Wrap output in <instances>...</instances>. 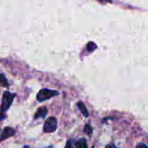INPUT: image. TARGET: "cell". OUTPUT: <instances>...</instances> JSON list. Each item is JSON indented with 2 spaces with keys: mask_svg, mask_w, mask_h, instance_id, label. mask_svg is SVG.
<instances>
[{
  "mask_svg": "<svg viewBox=\"0 0 148 148\" xmlns=\"http://www.w3.org/2000/svg\"><path fill=\"white\" fill-rule=\"evenodd\" d=\"M16 97L15 94H11L9 91H5L3 95V98H2V104H1V109H2V113H4L5 111H7L10 107L12 104V101L14 100V98Z\"/></svg>",
  "mask_w": 148,
  "mask_h": 148,
  "instance_id": "obj_1",
  "label": "cell"
},
{
  "mask_svg": "<svg viewBox=\"0 0 148 148\" xmlns=\"http://www.w3.org/2000/svg\"><path fill=\"white\" fill-rule=\"evenodd\" d=\"M58 95H59V93L57 91L47 89V88H43V89H41L38 92V94L36 95V100H37V101L42 102V101L49 100L50 98H52L54 96H56Z\"/></svg>",
  "mask_w": 148,
  "mask_h": 148,
  "instance_id": "obj_2",
  "label": "cell"
},
{
  "mask_svg": "<svg viewBox=\"0 0 148 148\" xmlns=\"http://www.w3.org/2000/svg\"><path fill=\"white\" fill-rule=\"evenodd\" d=\"M57 127V121L55 117H49L46 120L44 126H43V131L45 133H53L56 130Z\"/></svg>",
  "mask_w": 148,
  "mask_h": 148,
  "instance_id": "obj_3",
  "label": "cell"
},
{
  "mask_svg": "<svg viewBox=\"0 0 148 148\" xmlns=\"http://www.w3.org/2000/svg\"><path fill=\"white\" fill-rule=\"evenodd\" d=\"M14 134H15V130H14L13 128L10 127H6L3 130V132H2V134H1V140L3 141V140H6V139L10 138V137L13 136Z\"/></svg>",
  "mask_w": 148,
  "mask_h": 148,
  "instance_id": "obj_4",
  "label": "cell"
},
{
  "mask_svg": "<svg viewBox=\"0 0 148 148\" xmlns=\"http://www.w3.org/2000/svg\"><path fill=\"white\" fill-rule=\"evenodd\" d=\"M47 108L46 107H41L37 109V111L36 112L35 114V116H34V119L36 120V119H39V118H43L46 116L47 114Z\"/></svg>",
  "mask_w": 148,
  "mask_h": 148,
  "instance_id": "obj_5",
  "label": "cell"
},
{
  "mask_svg": "<svg viewBox=\"0 0 148 148\" xmlns=\"http://www.w3.org/2000/svg\"><path fill=\"white\" fill-rule=\"evenodd\" d=\"M77 107H78V108H79V110L81 111V113L85 116V117H88V109H87V108L85 107V105L82 103V102H81V101H79L78 103H77Z\"/></svg>",
  "mask_w": 148,
  "mask_h": 148,
  "instance_id": "obj_6",
  "label": "cell"
},
{
  "mask_svg": "<svg viewBox=\"0 0 148 148\" xmlns=\"http://www.w3.org/2000/svg\"><path fill=\"white\" fill-rule=\"evenodd\" d=\"M76 148H88V143L85 139H80L75 143Z\"/></svg>",
  "mask_w": 148,
  "mask_h": 148,
  "instance_id": "obj_7",
  "label": "cell"
},
{
  "mask_svg": "<svg viewBox=\"0 0 148 148\" xmlns=\"http://www.w3.org/2000/svg\"><path fill=\"white\" fill-rule=\"evenodd\" d=\"M0 82H1V85L3 86V87H9V83H8V82H7V80H6V78L4 77V75H3V74H1V75H0Z\"/></svg>",
  "mask_w": 148,
  "mask_h": 148,
  "instance_id": "obj_8",
  "label": "cell"
},
{
  "mask_svg": "<svg viewBox=\"0 0 148 148\" xmlns=\"http://www.w3.org/2000/svg\"><path fill=\"white\" fill-rule=\"evenodd\" d=\"M84 132H85L88 135H91V134H92L93 129H92V127H90V125L87 124V125L85 126V127H84Z\"/></svg>",
  "mask_w": 148,
  "mask_h": 148,
  "instance_id": "obj_9",
  "label": "cell"
},
{
  "mask_svg": "<svg viewBox=\"0 0 148 148\" xmlns=\"http://www.w3.org/2000/svg\"><path fill=\"white\" fill-rule=\"evenodd\" d=\"M96 48H97V47H96V45H95L94 42H89V43L88 44V46H87V49H88V50L89 52H92V51L95 50Z\"/></svg>",
  "mask_w": 148,
  "mask_h": 148,
  "instance_id": "obj_10",
  "label": "cell"
},
{
  "mask_svg": "<svg viewBox=\"0 0 148 148\" xmlns=\"http://www.w3.org/2000/svg\"><path fill=\"white\" fill-rule=\"evenodd\" d=\"M136 148H148V147L146 144H144V143H139L136 146Z\"/></svg>",
  "mask_w": 148,
  "mask_h": 148,
  "instance_id": "obj_11",
  "label": "cell"
},
{
  "mask_svg": "<svg viewBox=\"0 0 148 148\" xmlns=\"http://www.w3.org/2000/svg\"><path fill=\"white\" fill-rule=\"evenodd\" d=\"M65 148H73V147H72V143H71L70 140H68V141H67V144H66Z\"/></svg>",
  "mask_w": 148,
  "mask_h": 148,
  "instance_id": "obj_12",
  "label": "cell"
},
{
  "mask_svg": "<svg viewBox=\"0 0 148 148\" xmlns=\"http://www.w3.org/2000/svg\"><path fill=\"white\" fill-rule=\"evenodd\" d=\"M99 2L102 3H108V2H110L111 0H98Z\"/></svg>",
  "mask_w": 148,
  "mask_h": 148,
  "instance_id": "obj_13",
  "label": "cell"
},
{
  "mask_svg": "<svg viewBox=\"0 0 148 148\" xmlns=\"http://www.w3.org/2000/svg\"><path fill=\"white\" fill-rule=\"evenodd\" d=\"M106 148H116V147L114 145H108Z\"/></svg>",
  "mask_w": 148,
  "mask_h": 148,
  "instance_id": "obj_14",
  "label": "cell"
},
{
  "mask_svg": "<svg viewBox=\"0 0 148 148\" xmlns=\"http://www.w3.org/2000/svg\"><path fill=\"white\" fill-rule=\"evenodd\" d=\"M24 148H29V147H24Z\"/></svg>",
  "mask_w": 148,
  "mask_h": 148,
  "instance_id": "obj_15",
  "label": "cell"
},
{
  "mask_svg": "<svg viewBox=\"0 0 148 148\" xmlns=\"http://www.w3.org/2000/svg\"><path fill=\"white\" fill-rule=\"evenodd\" d=\"M47 148H52V147H47Z\"/></svg>",
  "mask_w": 148,
  "mask_h": 148,
  "instance_id": "obj_16",
  "label": "cell"
}]
</instances>
